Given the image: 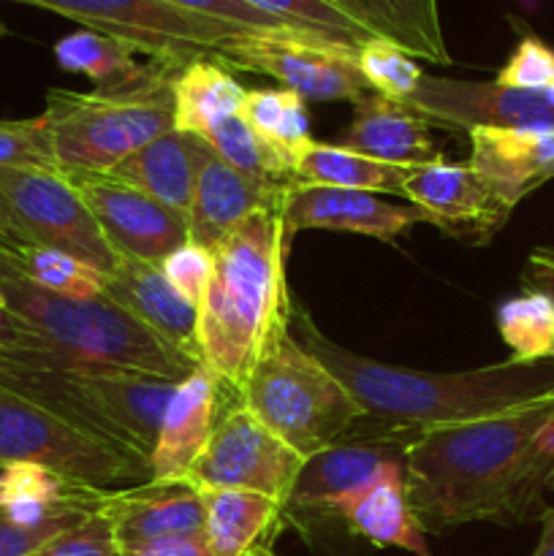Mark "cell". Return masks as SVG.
<instances>
[{"label": "cell", "mask_w": 554, "mask_h": 556, "mask_svg": "<svg viewBox=\"0 0 554 556\" xmlns=\"http://www.w3.org/2000/svg\"><path fill=\"white\" fill-rule=\"evenodd\" d=\"M552 478L554 396L427 429L405 451V492L424 532L530 521Z\"/></svg>", "instance_id": "cell-1"}, {"label": "cell", "mask_w": 554, "mask_h": 556, "mask_svg": "<svg viewBox=\"0 0 554 556\" xmlns=\"http://www.w3.org/2000/svg\"><path fill=\"white\" fill-rule=\"evenodd\" d=\"M288 329L351 391L364 421L383 432L418 438L427 429L500 416L554 396V358L532 364L505 362L465 372H421L373 362L335 345L315 329L307 309L297 302H291Z\"/></svg>", "instance_id": "cell-2"}, {"label": "cell", "mask_w": 554, "mask_h": 556, "mask_svg": "<svg viewBox=\"0 0 554 556\" xmlns=\"http://www.w3.org/2000/svg\"><path fill=\"white\" fill-rule=\"evenodd\" d=\"M288 237L282 204L239 223L215 250V269L199 304L201 364L239 394L266 351L288 331Z\"/></svg>", "instance_id": "cell-3"}, {"label": "cell", "mask_w": 554, "mask_h": 556, "mask_svg": "<svg viewBox=\"0 0 554 556\" xmlns=\"http://www.w3.org/2000/svg\"><path fill=\"white\" fill-rule=\"evenodd\" d=\"M0 386L150 459L163 410L179 383L139 369L81 362L52 348H0Z\"/></svg>", "instance_id": "cell-4"}, {"label": "cell", "mask_w": 554, "mask_h": 556, "mask_svg": "<svg viewBox=\"0 0 554 556\" xmlns=\"http://www.w3.org/2000/svg\"><path fill=\"white\" fill-rule=\"evenodd\" d=\"M185 65L147 60L141 76L96 92L49 90L41 119L60 174H106L174 128V79Z\"/></svg>", "instance_id": "cell-5"}, {"label": "cell", "mask_w": 554, "mask_h": 556, "mask_svg": "<svg viewBox=\"0 0 554 556\" xmlns=\"http://www.w3.org/2000/svg\"><path fill=\"white\" fill-rule=\"evenodd\" d=\"M0 302L25 318L52 351L81 362L139 369L174 383H182L199 367L109 296L68 299L27 280H5L0 282Z\"/></svg>", "instance_id": "cell-6"}, {"label": "cell", "mask_w": 554, "mask_h": 556, "mask_svg": "<svg viewBox=\"0 0 554 556\" xmlns=\"http://www.w3.org/2000/svg\"><path fill=\"white\" fill-rule=\"evenodd\" d=\"M239 402L302 459L329 448L364 416L351 391L291 329L261 356Z\"/></svg>", "instance_id": "cell-7"}, {"label": "cell", "mask_w": 554, "mask_h": 556, "mask_svg": "<svg viewBox=\"0 0 554 556\" xmlns=\"http://www.w3.org/2000/svg\"><path fill=\"white\" fill-rule=\"evenodd\" d=\"M33 462L81 486L150 483V459L106 443L0 386V467Z\"/></svg>", "instance_id": "cell-8"}, {"label": "cell", "mask_w": 554, "mask_h": 556, "mask_svg": "<svg viewBox=\"0 0 554 556\" xmlns=\"http://www.w3.org/2000/svg\"><path fill=\"white\" fill-rule=\"evenodd\" d=\"M0 239L60 250L101 275L119 261L81 195L63 174L47 168H0Z\"/></svg>", "instance_id": "cell-9"}, {"label": "cell", "mask_w": 554, "mask_h": 556, "mask_svg": "<svg viewBox=\"0 0 554 556\" xmlns=\"http://www.w3.org/2000/svg\"><path fill=\"white\" fill-rule=\"evenodd\" d=\"M3 3V0H0ZM38 5L103 33L150 60L188 65L193 60H217L223 43L250 33L248 27L177 9L163 0H14ZM221 63V60H217Z\"/></svg>", "instance_id": "cell-10"}, {"label": "cell", "mask_w": 554, "mask_h": 556, "mask_svg": "<svg viewBox=\"0 0 554 556\" xmlns=\"http://www.w3.org/2000/svg\"><path fill=\"white\" fill-rule=\"evenodd\" d=\"M226 68L272 76L304 101L358 103L369 90L358 71V47L307 30H250L217 52Z\"/></svg>", "instance_id": "cell-11"}, {"label": "cell", "mask_w": 554, "mask_h": 556, "mask_svg": "<svg viewBox=\"0 0 554 556\" xmlns=\"http://www.w3.org/2000/svg\"><path fill=\"white\" fill-rule=\"evenodd\" d=\"M407 432H383L358 418L342 440L302 459L288 492L282 516H320L337 519L348 500L378 481L391 467L405 465V451L413 443Z\"/></svg>", "instance_id": "cell-12"}, {"label": "cell", "mask_w": 554, "mask_h": 556, "mask_svg": "<svg viewBox=\"0 0 554 556\" xmlns=\"http://www.w3.org/2000/svg\"><path fill=\"white\" fill-rule=\"evenodd\" d=\"M302 456L272 434L242 402L228 405L190 467L185 483L206 489H244L286 505Z\"/></svg>", "instance_id": "cell-13"}, {"label": "cell", "mask_w": 554, "mask_h": 556, "mask_svg": "<svg viewBox=\"0 0 554 556\" xmlns=\"http://www.w3.org/2000/svg\"><path fill=\"white\" fill-rule=\"evenodd\" d=\"M81 195L103 239L125 258L161 266L188 242V217L112 174H63Z\"/></svg>", "instance_id": "cell-14"}, {"label": "cell", "mask_w": 554, "mask_h": 556, "mask_svg": "<svg viewBox=\"0 0 554 556\" xmlns=\"http://www.w3.org/2000/svg\"><path fill=\"white\" fill-rule=\"evenodd\" d=\"M402 195L424 212V220L465 244L492 242L516 210L467 163H449L443 157L413 166Z\"/></svg>", "instance_id": "cell-15"}, {"label": "cell", "mask_w": 554, "mask_h": 556, "mask_svg": "<svg viewBox=\"0 0 554 556\" xmlns=\"http://www.w3.org/2000/svg\"><path fill=\"white\" fill-rule=\"evenodd\" d=\"M407 106L438 128H554V92L421 76Z\"/></svg>", "instance_id": "cell-16"}, {"label": "cell", "mask_w": 554, "mask_h": 556, "mask_svg": "<svg viewBox=\"0 0 554 556\" xmlns=\"http://www.w3.org/2000/svg\"><path fill=\"white\" fill-rule=\"evenodd\" d=\"M424 220V212L413 204H391L367 190L304 185L293 179L282 195V228L291 237L304 228H329L391 242L405 228Z\"/></svg>", "instance_id": "cell-17"}, {"label": "cell", "mask_w": 554, "mask_h": 556, "mask_svg": "<svg viewBox=\"0 0 554 556\" xmlns=\"http://www.w3.org/2000/svg\"><path fill=\"white\" fill-rule=\"evenodd\" d=\"M228 391H234L231 386L223 383L221 375L204 364H199L193 375L174 389L150 456L152 483H185L190 467L221 421L223 396Z\"/></svg>", "instance_id": "cell-18"}, {"label": "cell", "mask_w": 554, "mask_h": 556, "mask_svg": "<svg viewBox=\"0 0 554 556\" xmlns=\"http://www.w3.org/2000/svg\"><path fill=\"white\" fill-rule=\"evenodd\" d=\"M101 514L112 525L119 552L161 538L204 532V500L188 483H141L103 492Z\"/></svg>", "instance_id": "cell-19"}, {"label": "cell", "mask_w": 554, "mask_h": 556, "mask_svg": "<svg viewBox=\"0 0 554 556\" xmlns=\"http://www.w3.org/2000/svg\"><path fill=\"white\" fill-rule=\"evenodd\" d=\"M103 296L134 315L136 320L155 331L161 340L177 348L179 353L201 364L199 351V307L185 302L168 280L161 266L119 255L117 266L103 275Z\"/></svg>", "instance_id": "cell-20"}, {"label": "cell", "mask_w": 554, "mask_h": 556, "mask_svg": "<svg viewBox=\"0 0 554 556\" xmlns=\"http://www.w3.org/2000/svg\"><path fill=\"white\" fill-rule=\"evenodd\" d=\"M288 185L248 177L212 150L196 179V193L188 210V242L215 250L250 215L282 204Z\"/></svg>", "instance_id": "cell-21"}, {"label": "cell", "mask_w": 554, "mask_h": 556, "mask_svg": "<svg viewBox=\"0 0 554 556\" xmlns=\"http://www.w3.org/2000/svg\"><path fill=\"white\" fill-rule=\"evenodd\" d=\"M467 166L519 204L554 179V128H473Z\"/></svg>", "instance_id": "cell-22"}, {"label": "cell", "mask_w": 554, "mask_h": 556, "mask_svg": "<svg viewBox=\"0 0 554 556\" xmlns=\"http://www.w3.org/2000/svg\"><path fill=\"white\" fill-rule=\"evenodd\" d=\"M106 489L81 486L33 462L0 467V510L22 527H68L101 514Z\"/></svg>", "instance_id": "cell-23"}, {"label": "cell", "mask_w": 554, "mask_h": 556, "mask_svg": "<svg viewBox=\"0 0 554 556\" xmlns=\"http://www.w3.org/2000/svg\"><path fill=\"white\" fill-rule=\"evenodd\" d=\"M432 128L435 125L407 103L367 92L353 103V119L345 134H340V147L394 166H421L443 157Z\"/></svg>", "instance_id": "cell-24"}, {"label": "cell", "mask_w": 554, "mask_h": 556, "mask_svg": "<svg viewBox=\"0 0 554 556\" xmlns=\"http://www.w3.org/2000/svg\"><path fill=\"white\" fill-rule=\"evenodd\" d=\"M210 152L212 147L201 136L172 128L106 174L188 217L196 179Z\"/></svg>", "instance_id": "cell-25"}, {"label": "cell", "mask_w": 554, "mask_h": 556, "mask_svg": "<svg viewBox=\"0 0 554 556\" xmlns=\"http://www.w3.org/2000/svg\"><path fill=\"white\" fill-rule=\"evenodd\" d=\"M353 535H362L378 548H402L416 556H432L427 548V532L418 525L405 492V465L369 483L364 492L348 500L340 516Z\"/></svg>", "instance_id": "cell-26"}, {"label": "cell", "mask_w": 554, "mask_h": 556, "mask_svg": "<svg viewBox=\"0 0 554 556\" xmlns=\"http://www.w3.org/2000/svg\"><path fill=\"white\" fill-rule=\"evenodd\" d=\"M337 9L351 16L369 38L405 49L411 58L449 65L438 0H337Z\"/></svg>", "instance_id": "cell-27"}, {"label": "cell", "mask_w": 554, "mask_h": 556, "mask_svg": "<svg viewBox=\"0 0 554 556\" xmlns=\"http://www.w3.org/2000/svg\"><path fill=\"white\" fill-rule=\"evenodd\" d=\"M204 538L212 556H244L261 543H272L282 519L277 500L244 489H206Z\"/></svg>", "instance_id": "cell-28"}, {"label": "cell", "mask_w": 554, "mask_h": 556, "mask_svg": "<svg viewBox=\"0 0 554 556\" xmlns=\"http://www.w3.org/2000/svg\"><path fill=\"white\" fill-rule=\"evenodd\" d=\"M248 90L217 60H193L174 79V128L201 139L242 112Z\"/></svg>", "instance_id": "cell-29"}, {"label": "cell", "mask_w": 554, "mask_h": 556, "mask_svg": "<svg viewBox=\"0 0 554 556\" xmlns=\"http://www.w3.org/2000/svg\"><path fill=\"white\" fill-rule=\"evenodd\" d=\"M411 168L413 166H394V163L375 161L340 144H324L313 139L299 150L293 161V179L304 185L402 195Z\"/></svg>", "instance_id": "cell-30"}, {"label": "cell", "mask_w": 554, "mask_h": 556, "mask_svg": "<svg viewBox=\"0 0 554 556\" xmlns=\"http://www.w3.org/2000/svg\"><path fill=\"white\" fill-rule=\"evenodd\" d=\"M52 52L60 68L68 74H85L96 81V90L128 85L144 71V65L136 63L134 49L87 27L60 38Z\"/></svg>", "instance_id": "cell-31"}, {"label": "cell", "mask_w": 554, "mask_h": 556, "mask_svg": "<svg viewBox=\"0 0 554 556\" xmlns=\"http://www.w3.org/2000/svg\"><path fill=\"white\" fill-rule=\"evenodd\" d=\"M242 119L264 136L269 144L286 152L297 161L299 150L313 141L310 136V117L304 98L286 87H261V90H248L242 103Z\"/></svg>", "instance_id": "cell-32"}, {"label": "cell", "mask_w": 554, "mask_h": 556, "mask_svg": "<svg viewBox=\"0 0 554 556\" xmlns=\"http://www.w3.org/2000/svg\"><path fill=\"white\" fill-rule=\"evenodd\" d=\"M22 280L43 288L49 293L68 299H96L103 296V275L92 269L85 261L74 258L68 253L36 244L5 242Z\"/></svg>", "instance_id": "cell-33"}, {"label": "cell", "mask_w": 554, "mask_h": 556, "mask_svg": "<svg viewBox=\"0 0 554 556\" xmlns=\"http://www.w3.org/2000/svg\"><path fill=\"white\" fill-rule=\"evenodd\" d=\"M498 331L511 362L532 364L554 358V304L538 291H521L498 307Z\"/></svg>", "instance_id": "cell-34"}, {"label": "cell", "mask_w": 554, "mask_h": 556, "mask_svg": "<svg viewBox=\"0 0 554 556\" xmlns=\"http://www.w3.org/2000/svg\"><path fill=\"white\" fill-rule=\"evenodd\" d=\"M204 141L228 163V166L248 174V177L272 185L293 182V157H288L286 152L277 150L275 144H269L264 136L255 134V130L244 123L242 114L226 119V123L217 130H212Z\"/></svg>", "instance_id": "cell-35"}, {"label": "cell", "mask_w": 554, "mask_h": 556, "mask_svg": "<svg viewBox=\"0 0 554 556\" xmlns=\"http://www.w3.org/2000/svg\"><path fill=\"white\" fill-rule=\"evenodd\" d=\"M253 9L286 22L297 30L318 33V36L331 38V41L362 47L367 41V33L356 25L348 14H342L331 0H244Z\"/></svg>", "instance_id": "cell-36"}, {"label": "cell", "mask_w": 554, "mask_h": 556, "mask_svg": "<svg viewBox=\"0 0 554 556\" xmlns=\"http://www.w3.org/2000/svg\"><path fill=\"white\" fill-rule=\"evenodd\" d=\"M358 71L369 90L402 103L416 92L424 76L416 58H411L405 49L394 47V43L380 41V38H367L358 47Z\"/></svg>", "instance_id": "cell-37"}, {"label": "cell", "mask_w": 554, "mask_h": 556, "mask_svg": "<svg viewBox=\"0 0 554 556\" xmlns=\"http://www.w3.org/2000/svg\"><path fill=\"white\" fill-rule=\"evenodd\" d=\"M5 166L58 172L47 125L41 117L0 119V168Z\"/></svg>", "instance_id": "cell-38"}, {"label": "cell", "mask_w": 554, "mask_h": 556, "mask_svg": "<svg viewBox=\"0 0 554 556\" xmlns=\"http://www.w3.org/2000/svg\"><path fill=\"white\" fill-rule=\"evenodd\" d=\"M494 81L516 90H546L554 85V49L543 38L527 33Z\"/></svg>", "instance_id": "cell-39"}, {"label": "cell", "mask_w": 554, "mask_h": 556, "mask_svg": "<svg viewBox=\"0 0 554 556\" xmlns=\"http://www.w3.org/2000/svg\"><path fill=\"white\" fill-rule=\"evenodd\" d=\"M30 556H123L112 525L103 514L90 516L68 530L49 538Z\"/></svg>", "instance_id": "cell-40"}, {"label": "cell", "mask_w": 554, "mask_h": 556, "mask_svg": "<svg viewBox=\"0 0 554 556\" xmlns=\"http://www.w3.org/2000/svg\"><path fill=\"white\" fill-rule=\"evenodd\" d=\"M212 269H215V258H212V250L199 248L193 242H185L182 248L174 250L166 261L161 264L163 277L168 280V286L190 302L193 307H199L201 299H204L206 286L212 280Z\"/></svg>", "instance_id": "cell-41"}, {"label": "cell", "mask_w": 554, "mask_h": 556, "mask_svg": "<svg viewBox=\"0 0 554 556\" xmlns=\"http://www.w3.org/2000/svg\"><path fill=\"white\" fill-rule=\"evenodd\" d=\"M163 3L193 11V14L212 16V20L231 22V25L248 27V30H297V27H288L286 22L253 9L244 0H163Z\"/></svg>", "instance_id": "cell-42"}, {"label": "cell", "mask_w": 554, "mask_h": 556, "mask_svg": "<svg viewBox=\"0 0 554 556\" xmlns=\"http://www.w3.org/2000/svg\"><path fill=\"white\" fill-rule=\"evenodd\" d=\"M58 532L63 530H58V527H22L0 510V556H30Z\"/></svg>", "instance_id": "cell-43"}, {"label": "cell", "mask_w": 554, "mask_h": 556, "mask_svg": "<svg viewBox=\"0 0 554 556\" xmlns=\"http://www.w3.org/2000/svg\"><path fill=\"white\" fill-rule=\"evenodd\" d=\"M119 554L123 556H212L204 532H196V535L161 538V541L144 543V546L125 548V552Z\"/></svg>", "instance_id": "cell-44"}, {"label": "cell", "mask_w": 554, "mask_h": 556, "mask_svg": "<svg viewBox=\"0 0 554 556\" xmlns=\"http://www.w3.org/2000/svg\"><path fill=\"white\" fill-rule=\"evenodd\" d=\"M521 291H538L554 304V248H536L521 271Z\"/></svg>", "instance_id": "cell-45"}, {"label": "cell", "mask_w": 554, "mask_h": 556, "mask_svg": "<svg viewBox=\"0 0 554 556\" xmlns=\"http://www.w3.org/2000/svg\"><path fill=\"white\" fill-rule=\"evenodd\" d=\"M0 348H49V342L0 302Z\"/></svg>", "instance_id": "cell-46"}, {"label": "cell", "mask_w": 554, "mask_h": 556, "mask_svg": "<svg viewBox=\"0 0 554 556\" xmlns=\"http://www.w3.org/2000/svg\"><path fill=\"white\" fill-rule=\"evenodd\" d=\"M532 556H554V505L541 510V538Z\"/></svg>", "instance_id": "cell-47"}, {"label": "cell", "mask_w": 554, "mask_h": 556, "mask_svg": "<svg viewBox=\"0 0 554 556\" xmlns=\"http://www.w3.org/2000/svg\"><path fill=\"white\" fill-rule=\"evenodd\" d=\"M5 280H22V277H20V269H16L14 258H11L9 248H5V242L0 239V282Z\"/></svg>", "instance_id": "cell-48"}, {"label": "cell", "mask_w": 554, "mask_h": 556, "mask_svg": "<svg viewBox=\"0 0 554 556\" xmlns=\"http://www.w3.org/2000/svg\"><path fill=\"white\" fill-rule=\"evenodd\" d=\"M244 556H277V554L272 552V543H261V546H255L253 552L244 554Z\"/></svg>", "instance_id": "cell-49"}, {"label": "cell", "mask_w": 554, "mask_h": 556, "mask_svg": "<svg viewBox=\"0 0 554 556\" xmlns=\"http://www.w3.org/2000/svg\"><path fill=\"white\" fill-rule=\"evenodd\" d=\"M5 36H9V27H5V22L0 20V38H5Z\"/></svg>", "instance_id": "cell-50"}, {"label": "cell", "mask_w": 554, "mask_h": 556, "mask_svg": "<svg viewBox=\"0 0 554 556\" xmlns=\"http://www.w3.org/2000/svg\"><path fill=\"white\" fill-rule=\"evenodd\" d=\"M549 90H552V92H554V85H552V87H549Z\"/></svg>", "instance_id": "cell-51"}, {"label": "cell", "mask_w": 554, "mask_h": 556, "mask_svg": "<svg viewBox=\"0 0 554 556\" xmlns=\"http://www.w3.org/2000/svg\"><path fill=\"white\" fill-rule=\"evenodd\" d=\"M331 3H335V5H337V0H331Z\"/></svg>", "instance_id": "cell-52"}, {"label": "cell", "mask_w": 554, "mask_h": 556, "mask_svg": "<svg viewBox=\"0 0 554 556\" xmlns=\"http://www.w3.org/2000/svg\"><path fill=\"white\" fill-rule=\"evenodd\" d=\"M552 486H554V478H552Z\"/></svg>", "instance_id": "cell-53"}]
</instances>
